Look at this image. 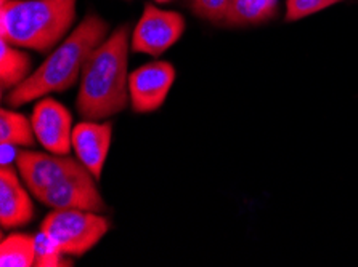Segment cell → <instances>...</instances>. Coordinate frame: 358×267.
<instances>
[{"instance_id":"cell-4","label":"cell","mask_w":358,"mask_h":267,"mask_svg":"<svg viewBox=\"0 0 358 267\" xmlns=\"http://www.w3.org/2000/svg\"><path fill=\"white\" fill-rule=\"evenodd\" d=\"M41 231L64 256H84L110 231V221L96 211L55 208L42 221Z\"/></svg>"},{"instance_id":"cell-14","label":"cell","mask_w":358,"mask_h":267,"mask_svg":"<svg viewBox=\"0 0 358 267\" xmlns=\"http://www.w3.org/2000/svg\"><path fill=\"white\" fill-rule=\"evenodd\" d=\"M36 263V237L28 234H12L0 243V266L31 267Z\"/></svg>"},{"instance_id":"cell-17","label":"cell","mask_w":358,"mask_h":267,"mask_svg":"<svg viewBox=\"0 0 358 267\" xmlns=\"http://www.w3.org/2000/svg\"><path fill=\"white\" fill-rule=\"evenodd\" d=\"M343 0H287L286 2V21H299L307 16L323 12Z\"/></svg>"},{"instance_id":"cell-18","label":"cell","mask_w":358,"mask_h":267,"mask_svg":"<svg viewBox=\"0 0 358 267\" xmlns=\"http://www.w3.org/2000/svg\"><path fill=\"white\" fill-rule=\"evenodd\" d=\"M231 0H189L193 13L213 23L225 21Z\"/></svg>"},{"instance_id":"cell-5","label":"cell","mask_w":358,"mask_h":267,"mask_svg":"<svg viewBox=\"0 0 358 267\" xmlns=\"http://www.w3.org/2000/svg\"><path fill=\"white\" fill-rule=\"evenodd\" d=\"M185 31V18L177 12L145 5L142 18L132 32L134 52L159 56L177 43Z\"/></svg>"},{"instance_id":"cell-8","label":"cell","mask_w":358,"mask_h":267,"mask_svg":"<svg viewBox=\"0 0 358 267\" xmlns=\"http://www.w3.org/2000/svg\"><path fill=\"white\" fill-rule=\"evenodd\" d=\"M176 80V69L167 61H153L129 75L130 105L135 112H153L164 105Z\"/></svg>"},{"instance_id":"cell-16","label":"cell","mask_w":358,"mask_h":267,"mask_svg":"<svg viewBox=\"0 0 358 267\" xmlns=\"http://www.w3.org/2000/svg\"><path fill=\"white\" fill-rule=\"evenodd\" d=\"M36 237V263L37 267H59L71 266V261L64 258L59 248L45 232H39Z\"/></svg>"},{"instance_id":"cell-11","label":"cell","mask_w":358,"mask_h":267,"mask_svg":"<svg viewBox=\"0 0 358 267\" xmlns=\"http://www.w3.org/2000/svg\"><path fill=\"white\" fill-rule=\"evenodd\" d=\"M24 186L13 167L0 168V224L3 229L26 226L34 218V204Z\"/></svg>"},{"instance_id":"cell-15","label":"cell","mask_w":358,"mask_h":267,"mask_svg":"<svg viewBox=\"0 0 358 267\" xmlns=\"http://www.w3.org/2000/svg\"><path fill=\"white\" fill-rule=\"evenodd\" d=\"M34 128L23 114L2 109L0 111V143L29 147L34 144Z\"/></svg>"},{"instance_id":"cell-19","label":"cell","mask_w":358,"mask_h":267,"mask_svg":"<svg viewBox=\"0 0 358 267\" xmlns=\"http://www.w3.org/2000/svg\"><path fill=\"white\" fill-rule=\"evenodd\" d=\"M2 144V155H0V165L2 167H12V163H16V159H18L20 151L16 149L18 146L15 144H8V143H0Z\"/></svg>"},{"instance_id":"cell-21","label":"cell","mask_w":358,"mask_h":267,"mask_svg":"<svg viewBox=\"0 0 358 267\" xmlns=\"http://www.w3.org/2000/svg\"><path fill=\"white\" fill-rule=\"evenodd\" d=\"M5 2H8V0H0V5H2V3H5Z\"/></svg>"},{"instance_id":"cell-6","label":"cell","mask_w":358,"mask_h":267,"mask_svg":"<svg viewBox=\"0 0 358 267\" xmlns=\"http://www.w3.org/2000/svg\"><path fill=\"white\" fill-rule=\"evenodd\" d=\"M50 208H80L103 213L105 200L95 184V176L84 165L68 173L36 197Z\"/></svg>"},{"instance_id":"cell-12","label":"cell","mask_w":358,"mask_h":267,"mask_svg":"<svg viewBox=\"0 0 358 267\" xmlns=\"http://www.w3.org/2000/svg\"><path fill=\"white\" fill-rule=\"evenodd\" d=\"M278 10V0H231L225 23L229 26H254L270 21Z\"/></svg>"},{"instance_id":"cell-10","label":"cell","mask_w":358,"mask_h":267,"mask_svg":"<svg viewBox=\"0 0 358 267\" xmlns=\"http://www.w3.org/2000/svg\"><path fill=\"white\" fill-rule=\"evenodd\" d=\"M113 127L111 123H96L92 121L80 122L73 130V149L79 162L94 174L95 179L101 178L108 152L111 147Z\"/></svg>"},{"instance_id":"cell-20","label":"cell","mask_w":358,"mask_h":267,"mask_svg":"<svg viewBox=\"0 0 358 267\" xmlns=\"http://www.w3.org/2000/svg\"><path fill=\"white\" fill-rule=\"evenodd\" d=\"M156 2H159V3H167V2H171V0H156Z\"/></svg>"},{"instance_id":"cell-2","label":"cell","mask_w":358,"mask_h":267,"mask_svg":"<svg viewBox=\"0 0 358 267\" xmlns=\"http://www.w3.org/2000/svg\"><path fill=\"white\" fill-rule=\"evenodd\" d=\"M108 23L99 15H87L80 24L53 50L28 79L10 91L8 105L20 107L45 95L64 91L78 82L90 53L106 39Z\"/></svg>"},{"instance_id":"cell-7","label":"cell","mask_w":358,"mask_h":267,"mask_svg":"<svg viewBox=\"0 0 358 267\" xmlns=\"http://www.w3.org/2000/svg\"><path fill=\"white\" fill-rule=\"evenodd\" d=\"M31 123L43 149L57 155H68L73 149V116L58 101L43 98L37 102Z\"/></svg>"},{"instance_id":"cell-1","label":"cell","mask_w":358,"mask_h":267,"mask_svg":"<svg viewBox=\"0 0 358 267\" xmlns=\"http://www.w3.org/2000/svg\"><path fill=\"white\" fill-rule=\"evenodd\" d=\"M129 36L130 26H119L90 53L84 64L76 106L87 121L115 116L130 101Z\"/></svg>"},{"instance_id":"cell-3","label":"cell","mask_w":358,"mask_h":267,"mask_svg":"<svg viewBox=\"0 0 358 267\" xmlns=\"http://www.w3.org/2000/svg\"><path fill=\"white\" fill-rule=\"evenodd\" d=\"M78 0H8L0 5V37L15 47L50 52L76 20Z\"/></svg>"},{"instance_id":"cell-9","label":"cell","mask_w":358,"mask_h":267,"mask_svg":"<svg viewBox=\"0 0 358 267\" xmlns=\"http://www.w3.org/2000/svg\"><path fill=\"white\" fill-rule=\"evenodd\" d=\"M83 165L66 155H48L36 151H20L16 167L29 192L37 197L76 168Z\"/></svg>"},{"instance_id":"cell-13","label":"cell","mask_w":358,"mask_h":267,"mask_svg":"<svg viewBox=\"0 0 358 267\" xmlns=\"http://www.w3.org/2000/svg\"><path fill=\"white\" fill-rule=\"evenodd\" d=\"M31 58L0 37V85L2 90L15 89L29 77Z\"/></svg>"}]
</instances>
